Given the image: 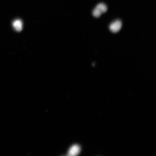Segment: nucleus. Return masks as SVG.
Wrapping results in <instances>:
<instances>
[{
	"instance_id": "nucleus-3",
	"label": "nucleus",
	"mask_w": 156,
	"mask_h": 156,
	"mask_svg": "<svg viewBox=\"0 0 156 156\" xmlns=\"http://www.w3.org/2000/svg\"><path fill=\"white\" fill-rule=\"evenodd\" d=\"M12 25L14 29L17 31H20L22 29L23 23L20 20H14L13 22Z\"/></svg>"
},
{
	"instance_id": "nucleus-5",
	"label": "nucleus",
	"mask_w": 156,
	"mask_h": 156,
	"mask_svg": "<svg viewBox=\"0 0 156 156\" xmlns=\"http://www.w3.org/2000/svg\"><path fill=\"white\" fill-rule=\"evenodd\" d=\"M101 14V12L96 8H95L93 10L92 12V14L93 16L96 18L99 17Z\"/></svg>"
},
{
	"instance_id": "nucleus-2",
	"label": "nucleus",
	"mask_w": 156,
	"mask_h": 156,
	"mask_svg": "<svg viewBox=\"0 0 156 156\" xmlns=\"http://www.w3.org/2000/svg\"><path fill=\"white\" fill-rule=\"evenodd\" d=\"M80 151V148L79 146L78 145L74 144L70 148L67 154L68 156H76L79 153Z\"/></svg>"
},
{
	"instance_id": "nucleus-1",
	"label": "nucleus",
	"mask_w": 156,
	"mask_h": 156,
	"mask_svg": "<svg viewBox=\"0 0 156 156\" xmlns=\"http://www.w3.org/2000/svg\"><path fill=\"white\" fill-rule=\"evenodd\" d=\"M122 26V23L120 20H117L112 22L109 26L110 31L113 33H116L120 29Z\"/></svg>"
},
{
	"instance_id": "nucleus-4",
	"label": "nucleus",
	"mask_w": 156,
	"mask_h": 156,
	"mask_svg": "<svg viewBox=\"0 0 156 156\" xmlns=\"http://www.w3.org/2000/svg\"><path fill=\"white\" fill-rule=\"evenodd\" d=\"M95 8L98 9L102 14L106 12L107 9V5L103 3H99L96 5Z\"/></svg>"
}]
</instances>
